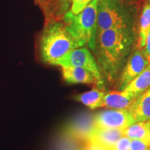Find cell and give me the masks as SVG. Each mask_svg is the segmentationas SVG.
<instances>
[{
	"instance_id": "1",
	"label": "cell",
	"mask_w": 150,
	"mask_h": 150,
	"mask_svg": "<svg viewBox=\"0 0 150 150\" xmlns=\"http://www.w3.org/2000/svg\"><path fill=\"white\" fill-rule=\"evenodd\" d=\"M134 41V31L130 29H108L97 33L93 51L102 77L107 83H116L131 55Z\"/></svg>"
},
{
	"instance_id": "2",
	"label": "cell",
	"mask_w": 150,
	"mask_h": 150,
	"mask_svg": "<svg viewBox=\"0 0 150 150\" xmlns=\"http://www.w3.org/2000/svg\"><path fill=\"white\" fill-rule=\"evenodd\" d=\"M80 47L68 32L63 20L45 22L38 34L36 49L41 61L50 65L56 62L71 50Z\"/></svg>"
},
{
	"instance_id": "3",
	"label": "cell",
	"mask_w": 150,
	"mask_h": 150,
	"mask_svg": "<svg viewBox=\"0 0 150 150\" xmlns=\"http://www.w3.org/2000/svg\"><path fill=\"white\" fill-rule=\"evenodd\" d=\"M97 4L98 0H93L78 14L68 11L62 19L68 32L80 47L87 44L91 50L95 48L97 32Z\"/></svg>"
},
{
	"instance_id": "4",
	"label": "cell",
	"mask_w": 150,
	"mask_h": 150,
	"mask_svg": "<svg viewBox=\"0 0 150 150\" xmlns=\"http://www.w3.org/2000/svg\"><path fill=\"white\" fill-rule=\"evenodd\" d=\"M133 22L131 11L119 0H98L97 32L115 29H132Z\"/></svg>"
},
{
	"instance_id": "5",
	"label": "cell",
	"mask_w": 150,
	"mask_h": 150,
	"mask_svg": "<svg viewBox=\"0 0 150 150\" xmlns=\"http://www.w3.org/2000/svg\"><path fill=\"white\" fill-rule=\"evenodd\" d=\"M60 66L79 67L86 69L94 75L99 83L104 86V79L97 61L87 48H76L71 50L56 62Z\"/></svg>"
},
{
	"instance_id": "6",
	"label": "cell",
	"mask_w": 150,
	"mask_h": 150,
	"mask_svg": "<svg viewBox=\"0 0 150 150\" xmlns=\"http://www.w3.org/2000/svg\"><path fill=\"white\" fill-rule=\"evenodd\" d=\"M95 128L125 130L136 122L129 109H107L94 114Z\"/></svg>"
},
{
	"instance_id": "7",
	"label": "cell",
	"mask_w": 150,
	"mask_h": 150,
	"mask_svg": "<svg viewBox=\"0 0 150 150\" xmlns=\"http://www.w3.org/2000/svg\"><path fill=\"white\" fill-rule=\"evenodd\" d=\"M95 129L93 114L83 112L69 122L63 128L61 134L76 141L87 143Z\"/></svg>"
},
{
	"instance_id": "8",
	"label": "cell",
	"mask_w": 150,
	"mask_h": 150,
	"mask_svg": "<svg viewBox=\"0 0 150 150\" xmlns=\"http://www.w3.org/2000/svg\"><path fill=\"white\" fill-rule=\"evenodd\" d=\"M149 64L141 49L138 47L131 54L128 61L124 67L119 78L116 81V87L119 91L125 88L143 71Z\"/></svg>"
},
{
	"instance_id": "9",
	"label": "cell",
	"mask_w": 150,
	"mask_h": 150,
	"mask_svg": "<svg viewBox=\"0 0 150 150\" xmlns=\"http://www.w3.org/2000/svg\"><path fill=\"white\" fill-rule=\"evenodd\" d=\"M42 11L45 22L59 21L68 11L72 0H34Z\"/></svg>"
},
{
	"instance_id": "10",
	"label": "cell",
	"mask_w": 150,
	"mask_h": 150,
	"mask_svg": "<svg viewBox=\"0 0 150 150\" xmlns=\"http://www.w3.org/2000/svg\"><path fill=\"white\" fill-rule=\"evenodd\" d=\"M62 75L65 81L69 83L93 84L95 87L104 89L94 75L86 69L79 67L61 66Z\"/></svg>"
},
{
	"instance_id": "11",
	"label": "cell",
	"mask_w": 150,
	"mask_h": 150,
	"mask_svg": "<svg viewBox=\"0 0 150 150\" xmlns=\"http://www.w3.org/2000/svg\"><path fill=\"white\" fill-rule=\"evenodd\" d=\"M137 97L126 91L106 92L102 99V107L110 109H129Z\"/></svg>"
},
{
	"instance_id": "12",
	"label": "cell",
	"mask_w": 150,
	"mask_h": 150,
	"mask_svg": "<svg viewBox=\"0 0 150 150\" xmlns=\"http://www.w3.org/2000/svg\"><path fill=\"white\" fill-rule=\"evenodd\" d=\"M123 136V130L95 128L89 142L106 150H110L113 148L117 140Z\"/></svg>"
},
{
	"instance_id": "13",
	"label": "cell",
	"mask_w": 150,
	"mask_h": 150,
	"mask_svg": "<svg viewBox=\"0 0 150 150\" xmlns=\"http://www.w3.org/2000/svg\"><path fill=\"white\" fill-rule=\"evenodd\" d=\"M129 110L136 122L150 120V88L137 97Z\"/></svg>"
},
{
	"instance_id": "14",
	"label": "cell",
	"mask_w": 150,
	"mask_h": 150,
	"mask_svg": "<svg viewBox=\"0 0 150 150\" xmlns=\"http://www.w3.org/2000/svg\"><path fill=\"white\" fill-rule=\"evenodd\" d=\"M106 92L103 88L95 87L91 91L76 95L72 97L74 100L81 102L92 110L102 108V99Z\"/></svg>"
},
{
	"instance_id": "15",
	"label": "cell",
	"mask_w": 150,
	"mask_h": 150,
	"mask_svg": "<svg viewBox=\"0 0 150 150\" xmlns=\"http://www.w3.org/2000/svg\"><path fill=\"white\" fill-rule=\"evenodd\" d=\"M124 136L150 145V120L135 122L124 130Z\"/></svg>"
},
{
	"instance_id": "16",
	"label": "cell",
	"mask_w": 150,
	"mask_h": 150,
	"mask_svg": "<svg viewBox=\"0 0 150 150\" xmlns=\"http://www.w3.org/2000/svg\"><path fill=\"white\" fill-rule=\"evenodd\" d=\"M150 88V63L137 77L134 79L124 91L132 93L136 97Z\"/></svg>"
},
{
	"instance_id": "17",
	"label": "cell",
	"mask_w": 150,
	"mask_h": 150,
	"mask_svg": "<svg viewBox=\"0 0 150 150\" xmlns=\"http://www.w3.org/2000/svg\"><path fill=\"white\" fill-rule=\"evenodd\" d=\"M150 30V4H146L142 8L140 18L139 31H138V47H145L147 37Z\"/></svg>"
},
{
	"instance_id": "18",
	"label": "cell",
	"mask_w": 150,
	"mask_h": 150,
	"mask_svg": "<svg viewBox=\"0 0 150 150\" xmlns=\"http://www.w3.org/2000/svg\"><path fill=\"white\" fill-rule=\"evenodd\" d=\"M86 144L61 134L56 143L55 150H83Z\"/></svg>"
},
{
	"instance_id": "19",
	"label": "cell",
	"mask_w": 150,
	"mask_h": 150,
	"mask_svg": "<svg viewBox=\"0 0 150 150\" xmlns=\"http://www.w3.org/2000/svg\"><path fill=\"white\" fill-rule=\"evenodd\" d=\"M93 0H72L71 12L74 14H78L89 4Z\"/></svg>"
},
{
	"instance_id": "20",
	"label": "cell",
	"mask_w": 150,
	"mask_h": 150,
	"mask_svg": "<svg viewBox=\"0 0 150 150\" xmlns=\"http://www.w3.org/2000/svg\"><path fill=\"white\" fill-rule=\"evenodd\" d=\"M131 142V139L128 137L123 136L117 140L111 150H130Z\"/></svg>"
},
{
	"instance_id": "21",
	"label": "cell",
	"mask_w": 150,
	"mask_h": 150,
	"mask_svg": "<svg viewBox=\"0 0 150 150\" xmlns=\"http://www.w3.org/2000/svg\"><path fill=\"white\" fill-rule=\"evenodd\" d=\"M130 150H150V145L138 140H131Z\"/></svg>"
},
{
	"instance_id": "22",
	"label": "cell",
	"mask_w": 150,
	"mask_h": 150,
	"mask_svg": "<svg viewBox=\"0 0 150 150\" xmlns=\"http://www.w3.org/2000/svg\"><path fill=\"white\" fill-rule=\"evenodd\" d=\"M142 52H143L144 55L147 58L148 61L150 63V30L148 33L147 40H146L145 45L143 48L141 49Z\"/></svg>"
},
{
	"instance_id": "23",
	"label": "cell",
	"mask_w": 150,
	"mask_h": 150,
	"mask_svg": "<svg viewBox=\"0 0 150 150\" xmlns=\"http://www.w3.org/2000/svg\"><path fill=\"white\" fill-rule=\"evenodd\" d=\"M83 150H106L104 148H103L100 146H98L95 144L93 143V142H88L84 146Z\"/></svg>"
},
{
	"instance_id": "24",
	"label": "cell",
	"mask_w": 150,
	"mask_h": 150,
	"mask_svg": "<svg viewBox=\"0 0 150 150\" xmlns=\"http://www.w3.org/2000/svg\"><path fill=\"white\" fill-rule=\"evenodd\" d=\"M148 2H149V4H150V0H148Z\"/></svg>"
},
{
	"instance_id": "25",
	"label": "cell",
	"mask_w": 150,
	"mask_h": 150,
	"mask_svg": "<svg viewBox=\"0 0 150 150\" xmlns=\"http://www.w3.org/2000/svg\"><path fill=\"white\" fill-rule=\"evenodd\" d=\"M110 150H111V149H110Z\"/></svg>"
}]
</instances>
